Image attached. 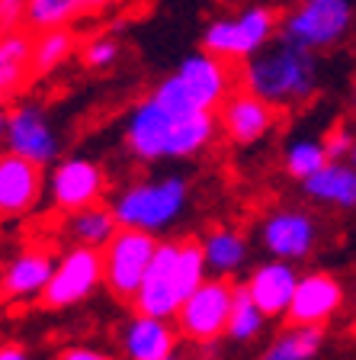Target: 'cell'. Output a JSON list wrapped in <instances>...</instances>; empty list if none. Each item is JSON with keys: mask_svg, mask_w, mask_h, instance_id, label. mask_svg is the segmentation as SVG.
Returning a JSON list of instances; mask_svg holds the SVG:
<instances>
[{"mask_svg": "<svg viewBox=\"0 0 356 360\" xmlns=\"http://www.w3.org/2000/svg\"><path fill=\"white\" fill-rule=\"evenodd\" d=\"M318 81V52H308L302 45L282 42V39L279 45H267L241 68L244 90L273 106H296L312 100Z\"/></svg>", "mask_w": 356, "mask_h": 360, "instance_id": "1", "label": "cell"}, {"mask_svg": "<svg viewBox=\"0 0 356 360\" xmlns=\"http://www.w3.org/2000/svg\"><path fill=\"white\" fill-rule=\"evenodd\" d=\"M186 202H190V184L183 174H157L122 187L110 206L122 229L161 235L183 216Z\"/></svg>", "mask_w": 356, "mask_h": 360, "instance_id": "2", "label": "cell"}, {"mask_svg": "<svg viewBox=\"0 0 356 360\" xmlns=\"http://www.w3.org/2000/svg\"><path fill=\"white\" fill-rule=\"evenodd\" d=\"M276 13L263 4L237 10L231 16H218L202 32V52H212L225 61H251L273 42Z\"/></svg>", "mask_w": 356, "mask_h": 360, "instance_id": "3", "label": "cell"}, {"mask_svg": "<svg viewBox=\"0 0 356 360\" xmlns=\"http://www.w3.org/2000/svg\"><path fill=\"white\" fill-rule=\"evenodd\" d=\"M353 22V0H302L279 22V39L302 45L308 52H324V49H334L350 36Z\"/></svg>", "mask_w": 356, "mask_h": 360, "instance_id": "4", "label": "cell"}, {"mask_svg": "<svg viewBox=\"0 0 356 360\" xmlns=\"http://www.w3.org/2000/svg\"><path fill=\"white\" fill-rule=\"evenodd\" d=\"M161 238L151 232H135V229H119V235L103 248V270H106V290L116 300L135 302L141 283L148 277L151 261L157 255Z\"/></svg>", "mask_w": 356, "mask_h": 360, "instance_id": "5", "label": "cell"}, {"mask_svg": "<svg viewBox=\"0 0 356 360\" xmlns=\"http://www.w3.org/2000/svg\"><path fill=\"white\" fill-rule=\"evenodd\" d=\"M231 302L235 286L225 277H209L196 292L186 296V302L177 312V328L193 345H212L222 335H228Z\"/></svg>", "mask_w": 356, "mask_h": 360, "instance_id": "6", "label": "cell"}, {"mask_svg": "<svg viewBox=\"0 0 356 360\" xmlns=\"http://www.w3.org/2000/svg\"><path fill=\"white\" fill-rule=\"evenodd\" d=\"M100 286H106L103 251L71 245L65 255L58 257V264H55L52 283L45 290L42 302L48 309H71V306H77V302L90 300Z\"/></svg>", "mask_w": 356, "mask_h": 360, "instance_id": "7", "label": "cell"}, {"mask_svg": "<svg viewBox=\"0 0 356 360\" xmlns=\"http://www.w3.org/2000/svg\"><path fill=\"white\" fill-rule=\"evenodd\" d=\"M4 145L7 151L36 161V165H55L61 155V139L48 110L39 103H16L4 116Z\"/></svg>", "mask_w": 356, "mask_h": 360, "instance_id": "8", "label": "cell"}, {"mask_svg": "<svg viewBox=\"0 0 356 360\" xmlns=\"http://www.w3.org/2000/svg\"><path fill=\"white\" fill-rule=\"evenodd\" d=\"M106 196V171L84 155H71L55 161L48 174V200L65 216L97 206Z\"/></svg>", "mask_w": 356, "mask_h": 360, "instance_id": "9", "label": "cell"}, {"mask_svg": "<svg viewBox=\"0 0 356 360\" xmlns=\"http://www.w3.org/2000/svg\"><path fill=\"white\" fill-rule=\"evenodd\" d=\"M177 264H180V241L164 238L157 245L148 277H145L138 296H135V312L154 315V319H177L180 306L186 300L183 290H180Z\"/></svg>", "mask_w": 356, "mask_h": 360, "instance_id": "10", "label": "cell"}, {"mask_svg": "<svg viewBox=\"0 0 356 360\" xmlns=\"http://www.w3.org/2000/svg\"><path fill=\"white\" fill-rule=\"evenodd\" d=\"M260 245L276 261L298 264L318 245V222L305 210H273L260 222Z\"/></svg>", "mask_w": 356, "mask_h": 360, "instance_id": "11", "label": "cell"}, {"mask_svg": "<svg viewBox=\"0 0 356 360\" xmlns=\"http://www.w3.org/2000/svg\"><path fill=\"white\" fill-rule=\"evenodd\" d=\"M173 75L183 81L186 94L193 97L196 110H202V112L222 110V103L235 94V71L228 68V61L212 52L186 55Z\"/></svg>", "mask_w": 356, "mask_h": 360, "instance_id": "12", "label": "cell"}, {"mask_svg": "<svg viewBox=\"0 0 356 360\" xmlns=\"http://www.w3.org/2000/svg\"><path fill=\"white\" fill-rule=\"evenodd\" d=\"M173 122L177 120L154 97L141 100L126 120V148L132 151L135 161H141V165L164 161L167 148H171Z\"/></svg>", "mask_w": 356, "mask_h": 360, "instance_id": "13", "label": "cell"}, {"mask_svg": "<svg viewBox=\"0 0 356 360\" xmlns=\"http://www.w3.org/2000/svg\"><path fill=\"white\" fill-rule=\"evenodd\" d=\"M48 190V180L42 174V165L4 151L0 158V212L7 219H20L32 212Z\"/></svg>", "mask_w": 356, "mask_h": 360, "instance_id": "14", "label": "cell"}, {"mask_svg": "<svg viewBox=\"0 0 356 360\" xmlns=\"http://www.w3.org/2000/svg\"><path fill=\"white\" fill-rule=\"evenodd\" d=\"M343 309V283L327 274V270H308L298 280L296 300L289 306V319L292 325H315L324 328L331 319Z\"/></svg>", "mask_w": 356, "mask_h": 360, "instance_id": "15", "label": "cell"}, {"mask_svg": "<svg viewBox=\"0 0 356 360\" xmlns=\"http://www.w3.org/2000/svg\"><path fill=\"white\" fill-rule=\"evenodd\" d=\"M58 257L48 248H22L4 267V300L20 306V302H36L45 296L52 283Z\"/></svg>", "mask_w": 356, "mask_h": 360, "instance_id": "16", "label": "cell"}, {"mask_svg": "<svg viewBox=\"0 0 356 360\" xmlns=\"http://www.w3.org/2000/svg\"><path fill=\"white\" fill-rule=\"evenodd\" d=\"M218 126L235 145H257L276 126V106L251 90H237L218 110Z\"/></svg>", "mask_w": 356, "mask_h": 360, "instance_id": "17", "label": "cell"}, {"mask_svg": "<svg viewBox=\"0 0 356 360\" xmlns=\"http://www.w3.org/2000/svg\"><path fill=\"white\" fill-rule=\"evenodd\" d=\"M298 280L302 274L296 270V264L289 261H263L247 274L244 286L251 290L253 302L260 306V312L267 319H282L289 315V306L296 300V290H298Z\"/></svg>", "mask_w": 356, "mask_h": 360, "instance_id": "18", "label": "cell"}, {"mask_svg": "<svg viewBox=\"0 0 356 360\" xmlns=\"http://www.w3.org/2000/svg\"><path fill=\"white\" fill-rule=\"evenodd\" d=\"M122 354L126 360H164L177 354V335L171 319L135 312L122 328Z\"/></svg>", "mask_w": 356, "mask_h": 360, "instance_id": "19", "label": "cell"}, {"mask_svg": "<svg viewBox=\"0 0 356 360\" xmlns=\"http://www.w3.org/2000/svg\"><path fill=\"white\" fill-rule=\"evenodd\" d=\"M302 190L308 200L321 202V206L350 212L356 210V167L343 165V161H331L324 171H318L315 177L305 180Z\"/></svg>", "mask_w": 356, "mask_h": 360, "instance_id": "20", "label": "cell"}, {"mask_svg": "<svg viewBox=\"0 0 356 360\" xmlns=\"http://www.w3.org/2000/svg\"><path fill=\"white\" fill-rule=\"evenodd\" d=\"M202 251H206V264L212 277H231L247 264V245L244 232H237L231 225H216L202 235Z\"/></svg>", "mask_w": 356, "mask_h": 360, "instance_id": "21", "label": "cell"}, {"mask_svg": "<svg viewBox=\"0 0 356 360\" xmlns=\"http://www.w3.org/2000/svg\"><path fill=\"white\" fill-rule=\"evenodd\" d=\"M119 229H122V225H119L112 206H103V202L87 206V210H81V212H71L65 222V235L74 241V245L97 248V251H103V248L116 238Z\"/></svg>", "mask_w": 356, "mask_h": 360, "instance_id": "22", "label": "cell"}, {"mask_svg": "<svg viewBox=\"0 0 356 360\" xmlns=\"http://www.w3.org/2000/svg\"><path fill=\"white\" fill-rule=\"evenodd\" d=\"M32 49H36V39L29 32H4L0 39V90H4V97H13L16 87H22V81L29 77Z\"/></svg>", "mask_w": 356, "mask_h": 360, "instance_id": "23", "label": "cell"}, {"mask_svg": "<svg viewBox=\"0 0 356 360\" xmlns=\"http://www.w3.org/2000/svg\"><path fill=\"white\" fill-rule=\"evenodd\" d=\"M218 129L222 126H218L216 112H193V116H186V120H177L173 122L167 158H171V161H186V158L206 151Z\"/></svg>", "mask_w": 356, "mask_h": 360, "instance_id": "24", "label": "cell"}, {"mask_svg": "<svg viewBox=\"0 0 356 360\" xmlns=\"http://www.w3.org/2000/svg\"><path fill=\"white\" fill-rule=\"evenodd\" d=\"M324 347V331L315 325H289L273 338L260 360H315Z\"/></svg>", "mask_w": 356, "mask_h": 360, "instance_id": "25", "label": "cell"}, {"mask_svg": "<svg viewBox=\"0 0 356 360\" xmlns=\"http://www.w3.org/2000/svg\"><path fill=\"white\" fill-rule=\"evenodd\" d=\"M263 325H267V315L260 312V306L253 302L251 290H247L244 283L235 286V302H231V319H228V335L231 341H237V345H247V341H253V338L263 331Z\"/></svg>", "mask_w": 356, "mask_h": 360, "instance_id": "26", "label": "cell"}, {"mask_svg": "<svg viewBox=\"0 0 356 360\" xmlns=\"http://www.w3.org/2000/svg\"><path fill=\"white\" fill-rule=\"evenodd\" d=\"M74 32L61 26V30H45L36 36V49H32V71L36 75H52L58 65H65L74 52Z\"/></svg>", "mask_w": 356, "mask_h": 360, "instance_id": "27", "label": "cell"}, {"mask_svg": "<svg viewBox=\"0 0 356 360\" xmlns=\"http://www.w3.org/2000/svg\"><path fill=\"white\" fill-rule=\"evenodd\" d=\"M331 165V158H327V148L321 139H296V142L286 145V155H282V167L286 174L296 180H308L315 177L318 171Z\"/></svg>", "mask_w": 356, "mask_h": 360, "instance_id": "28", "label": "cell"}, {"mask_svg": "<svg viewBox=\"0 0 356 360\" xmlns=\"http://www.w3.org/2000/svg\"><path fill=\"white\" fill-rule=\"evenodd\" d=\"M84 10H87V0H29L26 22L39 32L61 30V26H67L74 16H81Z\"/></svg>", "mask_w": 356, "mask_h": 360, "instance_id": "29", "label": "cell"}, {"mask_svg": "<svg viewBox=\"0 0 356 360\" xmlns=\"http://www.w3.org/2000/svg\"><path fill=\"white\" fill-rule=\"evenodd\" d=\"M151 97H154L157 103L164 106V110L171 112L173 120H186V116H193V112H202V110H196L193 97H190V94H186L183 81H180L177 75L164 77V81L157 84L154 90H151Z\"/></svg>", "mask_w": 356, "mask_h": 360, "instance_id": "30", "label": "cell"}, {"mask_svg": "<svg viewBox=\"0 0 356 360\" xmlns=\"http://www.w3.org/2000/svg\"><path fill=\"white\" fill-rule=\"evenodd\" d=\"M81 58L90 71H110V68L122 58V45H119L112 36H93L87 45H84Z\"/></svg>", "mask_w": 356, "mask_h": 360, "instance_id": "31", "label": "cell"}, {"mask_svg": "<svg viewBox=\"0 0 356 360\" xmlns=\"http://www.w3.org/2000/svg\"><path fill=\"white\" fill-rule=\"evenodd\" d=\"M321 142H324L327 158H331V161H343V158H350V151H353L356 135H353V129H347L343 122H337V126L327 129Z\"/></svg>", "mask_w": 356, "mask_h": 360, "instance_id": "32", "label": "cell"}, {"mask_svg": "<svg viewBox=\"0 0 356 360\" xmlns=\"http://www.w3.org/2000/svg\"><path fill=\"white\" fill-rule=\"evenodd\" d=\"M26 10H29V0H0V22H4V32H13L22 20H26Z\"/></svg>", "mask_w": 356, "mask_h": 360, "instance_id": "33", "label": "cell"}, {"mask_svg": "<svg viewBox=\"0 0 356 360\" xmlns=\"http://www.w3.org/2000/svg\"><path fill=\"white\" fill-rule=\"evenodd\" d=\"M58 360H116L103 347H90V345H67L58 351Z\"/></svg>", "mask_w": 356, "mask_h": 360, "instance_id": "34", "label": "cell"}, {"mask_svg": "<svg viewBox=\"0 0 356 360\" xmlns=\"http://www.w3.org/2000/svg\"><path fill=\"white\" fill-rule=\"evenodd\" d=\"M0 360H32L29 351L22 345H16V341H7V345L0 347Z\"/></svg>", "mask_w": 356, "mask_h": 360, "instance_id": "35", "label": "cell"}, {"mask_svg": "<svg viewBox=\"0 0 356 360\" xmlns=\"http://www.w3.org/2000/svg\"><path fill=\"white\" fill-rule=\"evenodd\" d=\"M110 4H116V0H87V10H103Z\"/></svg>", "mask_w": 356, "mask_h": 360, "instance_id": "36", "label": "cell"}, {"mask_svg": "<svg viewBox=\"0 0 356 360\" xmlns=\"http://www.w3.org/2000/svg\"><path fill=\"white\" fill-rule=\"evenodd\" d=\"M350 100H353V112H356V81H353V94H350Z\"/></svg>", "mask_w": 356, "mask_h": 360, "instance_id": "37", "label": "cell"}, {"mask_svg": "<svg viewBox=\"0 0 356 360\" xmlns=\"http://www.w3.org/2000/svg\"><path fill=\"white\" fill-rule=\"evenodd\" d=\"M350 165L356 167V145H353V151H350Z\"/></svg>", "mask_w": 356, "mask_h": 360, "instance_id": "38", "label": "cell"}, {"mask_svg": "<svg viewBox=\"0 0 356 360\" xmlns=\"http://www.w3.org/2000/svg\"><path fill=\"white\" fill-rule=\"evenodd\" d=\"M164 360H183V357H180V354H171V357H164Z\"/></svg>", "mask_w": 356, "mask_h": 360, "instance_id": "39", "label": "cell"}]
</instances>
